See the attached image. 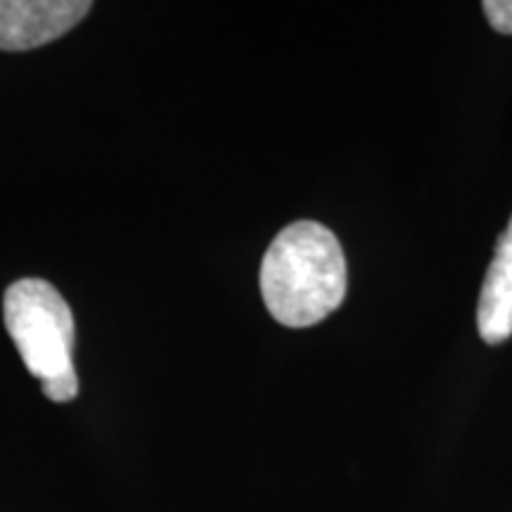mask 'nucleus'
Wrapping results in <instances>:
<instances>
[{
    "instance_id": "4",
    "label": "nucleus",
    "mask_w": 512,
    "mask_h": 512,
    "mask_svg": "<svg viewBox=\"0 0 512 512\" xmlns=\"http://www.w3.org/2000/svg\"><path fill=\"white\" fill-rule=\"evenodd\" d=\"M477 328L486 344H501L512 335V216L486 271L477 306Z\"/></svg>"
},
{
    "instance_id": "2",
    "label": "nucleus",
    "mask_w": 512,
    "mask_h": 512,
    "mask_svg": "<svg viewBox=\"0 0 512 512\" xmlns=\"http://www.w3.org/2000/svg\"><path fill=\"white\" fill-rule=\"evenodd\" d=\"M3 320L24 366L36 380L74 375V313L64 297L41 278H22L5 290Z\"/></svg>"
},
{
    "instance_id": "6",
    "label": "nucleus",
    "mask_w": 512,
    "mask_h": 512,
    "mask_svg": "<svg viewBox=\"0 0 512 512\" xmlns=\"http://www.w3.org/2000/svg\"><path fill=\"white\" fill-rule=\"evenodd\" d=\"M484 12L496 31L512 34V0H486Z\"/></svg>"
},
{
    "instance_id": "3",
    "label": "nucleus",
    "mask_w": 512,
    "mask_h": 512,
    "mask_svg": "<svg viewBox=\"0 0 512 512\" xmlns=\"http://www.w3.org/2000/svg\"><path fill=\"white\" fill-rule=\"evenodd\" d=\"M91 8L88 0H0V50L24 53L53 43Z\"/></svg>"
},
{
    "instance_id": "5",
    "label": "nucleus",
    "mask_w": 512,
    "mask_h": 512,
    "mask_svg": "<svg viewBox=\"0 0 512 512\" xmlns=\"http://www.w3.org/2000/svg\"><path fill=\"white\" fill-rule=\"evenodd\" d=\"M41 389H43V394H46L48 399L55 403L74 401L76 394H79V377H76V373H74V375L60 377V380L41 382Z\"/></svg>"
},
{
    "instance_id": "1",
    "label": "nucleus",
    "mask_w": 512,
    "mask_h": 512,
    "mask_svg": "<svg viewBox=\"0 0 512 512\" xmlns=\"http://www.w3.org/2000/svg\"><path fill=\"white\" fill-rule=\"evenodd\" d=\"M261 297L271 316L287 328H311L339 309L347 294V261L330 228L297 221L266 249Z\"/></svg>"
}]
</instances>
